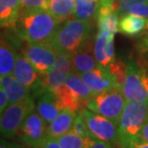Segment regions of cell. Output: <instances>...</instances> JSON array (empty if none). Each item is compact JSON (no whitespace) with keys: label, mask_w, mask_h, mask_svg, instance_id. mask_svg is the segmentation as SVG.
<instances>
[{"label":"cell","mask_w":148,"mask_h":148,"mask_svg":"<svg viewBox=\"0 0 148 148\" xmlns=\"http://www.w3.org/2000/svg\"><path fill=\"white\" fill-rule=\"evenodd\" d=\"M61 23L49 10H21L16 23L19 36L26 42H49Z\"/></svg>","instance_id":"obj_1"},{"label":"cell","mask_w":148,"mask_h":148,"mask_svg":"<svg viewBox=\"0 0 148 148\" xmlns=\"http://www.w3.org/2000/svg\"><path fill=\"white\" fill-rule=\"evenodd\" d=\"M91 30V22L70 18L59 25L49 43L58 55L72 56L89 38Z\"/></svg>","instance_id":"obj_2"},{"label":"cell","mask_w":148,"mask_h":148,"mask_svg":"<svg viewBox=\"0 0 148 148\" xmlns=\"http://www.w3.org/2000/svg\"><path fill=\"white\" fill-rule=\"evenodd\" d=\"M148 118V101H127L119 119L118 143L121 148H128L140 140V134Z\"/></svg>","instance_id":"obj_3"},{"label":"cell","mask_w":148,"mask_h":148,"mask_svg":"<svg viewBox=\"0 0 148 148\" xmlns=\"http://www.w3.org/2000/svg\"><path fill=\"white\" fill-rule=\"evenodd\" d=\"M127 100L122 94L121 88L116 87L111 90L97 94L88 102L87 108L94 113L101 115L119 125Z\"/></svg>","instance_id":"obj_4"},{"label":"cell","mask_w":148,"mask_h":148,"mask_svg":"<svg viewBox=\"0 0 148 148\" xmlns=\"http://www.w3.org/2000/svg\"><path fill=\"white\" fill-rule=\"evenodd\" d=\"M127 101H148V72L133 60L127 62V75L121 86Z\"/></svg>","instance_id":"obj_5"},{"label":"cell","mask_w":148,"mask_h":148,"mask_svg":"<svg viewBox=\"0 0 148 148\" xmlns=\"http://www.w3.org/2000/svg\"><path fill=\"white\" fill-rule=\"evenodd\" d=\"M34 108L33 97L9 104L0 116V136L5 138H14L27 115Z\"/></svg>","instance_id":"obj_6"},{"label":"cell","mask_w":148,"mask_h":148,"mask_svg":"<svg viewBox=\"0 0 148 148\" xmlns=\"http://www.w3.org/2000/svg\"><path fill=\"white\" fill-rule=\"evenodd\" d=\"M47 125L48 124L34 108L25 118L17 134L20 140L26 145L39 148L48 137Z\"/></svg>","instance_id":"obj_7"},{"label":"cell","mask_w":148,"mask_h":148,"mask_svg":"<svg viewBox=\"0 0 148 148\" xmlns=\"http://www.w3.org/2000/svg\"><path fill=\"white\" fill-rule=\"evenodd\" d=\"M22 52V55L29 59L37 72L42 75L50 71L58 56L49 42H27Z\"/></svg>","instance_id":"obj_8"},{"label":"cell","mask_w":148,"mask_h":148,"mask_svg":"<svg viewBox=\"0 0 148 148\" xmlns=\"http://www.w3.org/2000/svg\"><path fill=\"white\" fill-rule=\"evenodd\" d=\"M84 121L89 133L97 138L108 141L110 143H118V125L111 119L92 112L89 109H82Z\"/></svg>","instance_id":"obj_9"},{"label":"cell","mask_w":148,"mask_h":148,"mask_svg":"<svg viewBox=\"0 0 148 148\" xmlns=\"http://www.w3.org/2000/svg\"><path fill=\"white\" fill-rule=\"evenodd\" d=\"M12 75L22 84L31 89V92L36 95L44 93L42 86V75H40L34 66L23 55H17Z\"/></svg>","instance_id":"obj_10"},{"label":"cell","mask_w":148,"mask_h":148,"mask_svg":"<svg viewBox=\"0 0 148 148\" xmlns=\"http://www.w3.org/2000/svg\"><path fill=\"white\" fill-rule=\"evenodd\" d=\"M72 62L70 55L59 53L58 58L46 75H42V86L44 92H55L59 87L64 85L69 75L72 73Z\"/></svg>","instance_id":"obj_11"},{"label":"cell","mask_w":148,"mask_h":148,"mask_svg":"<svg viewBox=\"0 0 148 148\" xmlns=\"http://www.w3.org/2000/svg\"><path fill=\"white\" fill-rule=\"evenodd\" d=\"M80 77L86 82L95 96L100 94L104 91L111 90L113 88L118 87L114 77L110 74L108 69L106 67L99 65L97 68L93 69L86 73L80 74Z\"/></svg>","instance_id":"obj_12"},{"label":"cell","mask_w":148,"mask_h":148,"mask_svg":"<svg viewBox=\"0 0 148 148\" xmlns=\"http://www.w3.org/2000/svg\"><path fill=\"white\" fill-rule=\"evenodd\" d=\"M115 34L108 31L99 30L95 42H94V55L97 63L103 67H107L115 58Z\"/></svg>","instance_id":"obj_13"},{"label":"cell","mask_w":148,"mask_h":148,"mask_svg":"<svg viewBox=\"0 0 148 148\" xmlns=\"http://www.w3.org/2000/svg\"><path fill=\"white\" fill-rule=\"evenodd\" d=\"M71 62L72 70L78 75L99 66L94 55V44L89 38L71 56Z\"/></svg>","instance_id":"obj_14"},{"label":"cell","mask_w":148,"mask_h":148,"mask_svg":"<svg viewBox=\"0 0 148 148\" xmlns=\"http://www.w3.org/2000/svg\"><path fill=\"white\" fill-rule=\"evenodd\" d=\"M36 110L49 125L62 111V108L55 92L46 91L40 95L36 105Z\"/></svg>","instance_id":"obj_15"},{"label":"cell","mask_w":148,"mask_h":148,"mask_svg":"<svg viewBox=\"0 0 148 148\" xmlns=\"http://www.w3.org/2000/svg\"><path fill=\"white\" fill-rule=\"evenodd\" d=\"M0 84L7 94L10 104L32 97L31 96L32 92H31L30 88L19 82L12 75V74L0 77Z\"/></svg>","instance_id":"obj_16"},{"label":"cell","mask_w":148,"mask_h":148,"mask_svg":"<svg viewBox=\"0 0 148 148\" xmlns=\"http://www.w3.org/2000/svg\"><path fill=\"white\" fill-rule=\"evenodd\" d=\"M21 10V0H0V28L16 26Z\"/></svg>","instance_id":"obj_17"},{"label":"cell","mask_w":148,"mask_h":148,"mask_svg":"<svg viewBox=\"0 0 148 148\" xmlns=\"http://www.w3.org/2000/svg\"><path fill=\"white\" fill-rule=\"evenodd\" d=\"M148 19L138 15L126 14L122 15L119 19V32L129 37H137L143 36L146 30Z\"/></svg>","instance_id":"obj_18"},{"label":"cell","mask_w":148,"mask_h":148,"mask_svg":"<svg viewBox=\"0 0 148 148\" xmlns=\"http://www.w3.org/2000/svg\"><path fill=\"white\" fill-rule=\"evenodd\" d=\"M77 113L70 110H62L58 116L48 125V136L58 138L73 129Z\"/></svg>","instance_id":"obj_19"},{"label":"cell","mask_w":148,"mask_h":148,"mask_svg":"<svg viewBox=\"0 0 148 148\" xmlns=\"http://www.w3.org/2000/svg\"><path fill=\"white\" fill-rule=\"evenodd\" d=\"M100 8V0H75L73 18L91 22L97 20Z\"/></svg>","instance_id":"obj_20"},{"label":"cell","mask_w":148,"mask_h":148,"mask_svg":"<svg viewBox=\"0 0 148 148\" xmlns=\"http://www.w3.org/2000/svg\"><path fill=\"white\" fill-rule=\"evenodd\" d=\"M65 85H67L75 95L78 97V99L82 101L85 107H87L88 102L95 97V94L91 90L89 85L85 82L83 78L80 77V75L75 73L73 71L69 75L67 80L65 82Z\"/></svg>","instance_id":"obj_21"},{"label":"cell","mask_w":148,"mask_h":148,"mask_svg":"<svg viewBox=\"0 0 148 148\" xmlns=\"http://www.w3.org/2000/svg\"><path fill=\"white\" fill-rule=\"evenodd\" d=\"M119 14L116 10L110 6L100 4V8L97 14V27L100 31H108L116 34L119 32Z\"/></svg>","instance_id":"obj_22"},{"label":"cell","mask_w":148,"mask_h":148,"mask_svg":"<svg viewBox=\"0 0 148 148\" xmlns=\"http://www.w3.org/2000/svg\"><path fill=\"white\" fill-rule=\"evenodd\" d=\"M75 0H48V10L60 23L73 16Z\"/></svg>","instance_id":"obj_23"},{"label":"cell","mask_w":148,"mask_h":148,"mask_svg":"<svg viewBox=\"0 0 148 148\" xmlns=\"http://www.w3.org/2000/svg\"><path fill=\"white\" fill-rule=\"evenodd\" d=\"M16 56L10 44L0 38V77L12 73Z\"/></svg>","instance_id":"obj_24"},{"label":"cell","mask_w":148,"mask_h":148,"mask_svg":"<svg viewBox=\"0 0 148 148\" xmlns=\"http://www.w3.org/2000/svg\"><path fill=\"white\" fill-rule=\"evenodd\" d=\"M114 77L118 87L121 88L127 75V63L119 58H115L111 63L106 67Z\"/></svg>","instance_id":"obj_25"},{"label":"cell","mask_w":148,"mask_h":148,"mask_svg":"<svg viewBox=\"0 0 148 148\" xmlns=\"http://www.w3.org/2000/svg\"><path fill=\"white\" fill-rule=\"evenodd\" d=\"M56 140L62 148H83L84 146V138L72 130Z\"/></svg>","instance_id":"obj_26"},{"label":"cell","mask_w":148,"mask_h":148,"mask_svg":"<svg viewBox=\"0 0 148 148\" xmlns=\"http://www.w3.org/2000/svg\"><path fill=\"white\" fill-rule=\"evenodd\" d=\"M72 131H74L75 133H77V135H79V136H81L83 138H85L87 136L91 135L89 133V130H88V128H87L86 122L84 121L82 110H80L79 112H77V115L75 116Z\"/></svg>","instance_id":"obj_27"},{"label":"cell","mask_w":148,"mask_h":148,"mask_svg":"<svg viewBox=\"0 0 148 148\" xmlns=\"http://www.w3.org/2000/svg\"><path fill=\"white\" fill-rule=\"evenodd\" d=\"M22 10H48V0H21Z\"/></svg>","instance_id":"obj_28"},{"label":"cell","mask_w":148,"mask_h":148,"mask_svg":"<svg viewBox=\"0 0 148 148\" xmlns=\"http://www.w3.org/2000/svg\"><path fill=\"white\" fill-rule=\"evenodd\" d=\"M83 148H113L111 143L108 141L101 140L92 135H89L84 138Z\"/></svg>","instance_id":"obj_29"},{"label":"cell","mask_w":148,"mask_h":148,"mask_svg":"<svg viewBox=\"0 0 148 148\" xmlns=\"http://www.w3.org/2000/svg\"><path fill=\"white\" fill-rule=\"evenodd\" d=\"M143 2H148V0H121L116 12H118L119 16H122V15L128 14L129 10L133 5Z\"/></svg>","instance_id":"obj_30"},{"label":"cell","mask_w":148,"mask_h":148,"mask_svg":"<svg viewBox=\"0 0 148 148\" xmlns=\"http://www.w3.org/2000/svg\"><path fill=\"white\" fill-rule=\"evenodd\" d=\"M128 14H132L148 19V2L137 3V4L133 5L129 10Z\"/></svg>","instance_id":"obj_31"},{"label":"cell","mask_w":148,"mask_h":148,"mask_svg":"<svg viewBox=\"0 0 148 148\" xmlns=\"http://www.w3.org/2000/svg\"><path fill=\"white\" fill-rule=\"evenodd\" d=\"M9 104H10V101H9L8 96L4 89H3V87L1 86V84H0V116L9 106Z\"/></svg>","instance_id":"obj_32"},{"label":"cell","mask_w":148,"mask_h":148,"mask_svg":"<svg viewBox=\"0 0 148 148\" xmlns=\"http://www.w3.org/2000/svg\"><path fill=\"white\" fill-rule=\"evenodd\" d=\"M40 148H62V147L56 138H52L48 136Z\"/></svg>","instance_id":"obj_33"},{"label":"cell","mask_w":148,"mask_h":148,"mask_svg":"<svg viewBox=\"0 0 148 148\" xmlns=\"http://www.w3.org/2000/svg\"><path fill=\"white\" fill-rule=\"evenodd\" d=\"M119 2H121V0H100V4L101 5L110 6L116 11L118 10Z\"/></svg>","instance_id":"obj_34"},{"label":"cell","mask_w":148,"mask_h":148,"mask_svg":"<svg viewBox=\"0 0 148 148\" xmlns=\"http://www.w3.org/2000/svg\"><path fill=\"white\" fill-rule=\"evenodd\" d=\"M128 148H148V143L140 138V140H138L132 143Z\"/></svg>","instance_id":"obj_35"},{"label":"cell","mask_w":148,"mask_h":148,"mask_svg":"<svg viewBox=\"0 0 148 148\" xmlns=\"http://www.w3.org/2000/svg\"><path fill=\"white\" fill-rule=\"evenodd\" d=\"M140 138H141V140H145L148 143V118L146 119L145 123H144V125H143V129H141V131H140Z\"/></svg>","instance_id":"obj_36"},{"label":"cell","mask_w":148,"mask_h":148,"mask_svg":"<svg viewBox=\"0 0 148 148\" xmlns=\"http://www.w3.org/2000/svg\"><path fill=\"white\" fill-rule=\"evenodd\" d=\"M0 148H19L16 144L12 143L5 138H0Z\"/></svg>","instance_id":"obj_37"},{"label":"cell","mask_w":148,"mask_h":148,"mask_svg":"<svg viewBox=\"0 0 148 148\" xmlns=\"http://www.w3.org/2000/svg\"><path fill=\"white\" fill-rule=\"evenodd\" d=\"M138 52L143 53H148V42L147 43H138Z\"/></svg>","instance_id":"obj_38"},{"label":"cell","mask_w":148,"mask_h":148,"mask_svg":"<svg viewBox=\"0 0 148 148\" xmlns=\"http://www.w3.org/2000/svg\"><path fill=\"white\" fill-rule=\"evenodd\" d=\"M147 42H148V24H147L146 30L144 31V33L143 34V36H141V38L138 43H147Z\"/></svg>","instance_id":"obj_39"},{"label":"cell","mask_w":148,"mask_h":148,"mask_svg":"<svg viewBox=\"0 0 148 148\" xmlns=\"http://www.w3.org/2000/svg\"><path fill=\"white\" fill-rule=\"evenodd\" d=\"M30 148H33V147H30Z\"/></svg>","instance_id":"obj_40"}]
</instances>
